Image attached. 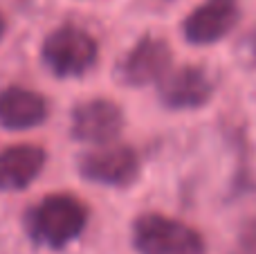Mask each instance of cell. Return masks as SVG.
Returning a JSON list of instances; mask_svg holds the SVG:
<instances>
[{
    "label": "cell",
    "instance_id": "4",
    "mask_svg": "<svg viewBox=\"0 0 256 254\" xmlns=\"http://www.w3.org/2000/svg\"><path fill=\"white\" fill-rule=\"evenodd\" d=\"M122 124H124L122 110L106 99L86 102L72 112V135L88 144L110 142L120 135Z\"/></svg>",
    "mask_w": 256,
    "mask_h": 254
},
{
    "label": "cell",
    "instance_id": "1",
    "mask_svg": "<svg viewBox=\"0 0 256 254\" xmlns=\"http://www.w3.org/2000/svg\"><path fill=\"white\" fill-rule=\"evenodd\" d=\"M86 228V207L70 196H48L27 216L32 238L48 248H63Z\"/></svg>",
    "mask_w": 256,
    "mask_h": 254
},
{
    "label": "cell",
    "instance_id": "12",
    "mask_svg": "<svg viewBox=\"0 0 256 254\" xmlns=\"http://www.w3.org/2000/svg\"><path fill=\"white\" fill-rule=\"evenodd\" d=\"M240 248L248 254H256V218L248 220L240 230Z\"/></svg>",
    "mask_w": 256,
    "mask_h": 254
},
{
    "label": "cell",
    "instance_id": "11",
    "mask_svg": "<svg viewBox=\"0 0 256 254\" xmlns=\"http://www.w3.org/2000/svg\"><path fill=\"white\" fill-rule=\"evenodd\" d=\"M236 56L245 68H256V30L248 32L236 48Z\"/></svg>",
    "mask_w": 256,
    "mask_h": 254
},
{
    "label": "cell",
    "instance_id": "3",
    "mask_svg": "<svg viewBox=\"0 0 256 254\" xmlns=\"http://www.w3.org/2000/svg\"><path fill=\"white\" fill-rule=\"evenodd\" d=\"M43 58L56 76H81L97 61V43L76 27H61L45 38Z\"/></svg>",
    "mask_w": 256,
    "mask_h": 254
},
{
    "label": "cell",
    "instance_id": "10",
    "mask_svg": "<svg viewBox=\"0 0 256 254\" xmlns=\"http://www.w3.org/2000/svg\"><path fill=\"white\" fill-rule=\"evenodd\" d=\"M45 120V102L25 88L0 92V124L9 130H27Z\"/></svg>",
    "mask_w": 256,
    "mask_h": 254
},
{
    "label": "cell",
    "instance_id": "7",
    "mask_svg": "<svg viewBox=\"0 0 256 254\" xmlns=\"http://www.w3.org/2000/svg\"><path fill=\"white\" fill-rule=\"evenodd\" d=\"M212 81L200 68H180L168 74L160 86V99L166 108L173 110H189L209 102L212 97Z\"/></svg>",
    "mask_w": 256,
    "mask_h": 254
},
{
    "label": "cell",
    "instance_id": "8",
    "mask_svg": "<svg viewBox=\"0 0 256 254\" xmlns=\"http://www.w3.org/2000/svg\"><path fill=\"white\" fill-rule=\"evenodd\" d=\"M81 176L99 184L122 187L137 176V156L126 146L94 151L81 160Z\"/></svg>",
    "mask_w": 256,
    "mask_h": 254
},
{
    "label": "cell",
    "instance_id": "13",
    "mask_svg": "<svg viewBox=\"0 0 256 254\" xmlns=\"http://www.w3.org/2000/svg\"><path fill=\"white\" fill-rule=\"evenodd\" d=\"M2 32H4V22H2V16H0V36H2Z\"/></svg>",
    "mask_w": 256,
    "mask_h": 254
},
{
    "label": "cell",
    "instance_id": "6",
    "mask_svg": "<svg viewBox=\"0 0 256 254\" xmlns=\"http://www.w3.org/2000/svg\"><path fill=\"white\" fill-rule=\"evenodd\" d=\"M171 63V50L164 40L144 36L120 66V79L128 86H146L160 79Z\"/></svg>",
    "mask_w": 256,
    "mask_h": 254
},
{
    "label": "cell",
    "instance_id": "9",
    "mask_svg": "<svg viewBox=\"0 0 256 254\" xmlns=\"http://www.w3.org/2000/svg\"><path fill=\"white\" fill-rule=\"evenodd\" d=\"M45 153L38 146L20 144L0 153V189H25L43 171Z\"/></svg>",
    "mask_w": 256,
    "mask_h": 254
},
{
    "label": "cell",
    "instance_id": "2",
    "mask_svg": "<svg viewBox=\"0 0 256 254\" xmlns=\"http://www.w3.org/2000/svg\"><path fill=\"white\" fill-rule=\"evenodd\" d=\"M140 254H204L202 238L191 228L166 216H142L132 230Z\"/></svg>",
    "mask_w": 256,
    "mask_h": 254
},
{
    "label": "cell",
    "instance_id": "5",
    "mask_svg": "<svg viewBox=\"0 0 256 254\" xmlns=\"http://www.w3.org/2000/svg\"><path fill=\"white\" fill-rule=\"evenodd\" d=\"M238 20L236 0H207L184 20V36L189 43H216L232 32Z\"/></svg>",
    "mask_w": 256,
    "mask_h": 254
}]
</instances>
